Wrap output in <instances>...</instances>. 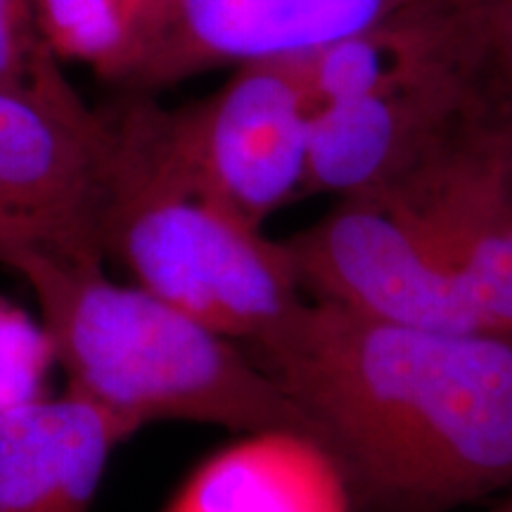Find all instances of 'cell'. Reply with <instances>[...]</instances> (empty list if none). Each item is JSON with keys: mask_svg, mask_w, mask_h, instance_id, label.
I'll return each instance as SVG.
<instances>
[{"mask_svg": "<svg viewBox=\"0 0 512 512\" xmlns=\"http://www.w3.org/2000/svg\"><path fill=\"white\" fill-rule=\"evenodd\" d=\"M53 366L57 358L46 325L0 297V415L43 399Z\"/></svg>", "mask_w": 512, "mask_h": 512, "instance_id": "cell-13", "label": "cell"}, {"mask_svg": "<svg viewBox=\"0 0 512 512\" xmlns=\"http://www.w3.org/2000/svg\"><path fill=\"white\" fill-rule=\"evenodd\" d=\"M313 95L306 55L235 67L207 98L164 110L171 150L211 197L242 219L268 216L309 181Z\"/></svg>", "mask_w": 512, "mask_h": 512, "instance_id": "cell-5", "label": "cell"}, {"mask_svg": "<svg viewBox=\"0 0 512 512\" xmlns=\"http://www.w3.org/2000/svg\"><path fill=\"white\" fill-rule=\"evenodd\" d=\"M64 64L38 31L31 0H0V83L41 93H67Z\"/></svg>", "mask_w": 512, "mask_h": 512, "instance_id": "cell-14", "label": "cell"}, {"mask_svg": "<svg viewBox=\"0 0 512 512\" xmlns=\"http://www.w3.org/2000/svg\"><path fill=\"white\" fill-rule=\"evenodd\" d=\"M133 434L69 389L0 415V512H91L112 453Z\"/></svg>", "mask_w": 512, "mask_h": 512, "instance_id": "cell-10", "label": "cell"}, {"mask_svg": "<svg viewBox=\"0 0 512 512\" xmlns=\"http://www.w3.org/2000/svg\"><path fill=\"white\" fill-rule=\"evenodd\" d=\"M283 245L313 302L406 328L491 332L456 275L382 197H339Z\"/></svg>", "mask_w": 512, "mask_h": 512, "instance_id": "cell-7", "label": "cell"}, {"mask_svg": "<svg viewBox=\"0 0 512 512\" xmlns=\"http://www.w3.org/2000/svg\"><path fill=\"white\" fill-rule=\"evenodd\" d=\"M0 266L34 292L69 392L133 432L155 422H197L311 437L304 415L242 344L136 283H114L105 264L12 247L0 252Z\"/></svg>", "mask_w": 512, "mask_h": 512, "instance_id": "cell-2", "label": "cell"}, {"mask_svg": "<svg viewBox=\"0 0 512 512\" xmlns=\"http://www.w3.org/2000/svg\"><path fill=\"white\" fill-rule=\"evenodd\" d=\"M498 105L512 117V0H475Z\"/></svg>", "mask_w": 512, "mask_h": 512, "instance_id": "cell-15", "label": "cell"}, {"mask_svg": "<svg viewBox=\"0 0 512 512\" xmlns=\"http://www.w3.org/2000/svg\"><path fill=\"white\" fill-rule=\"evenodd\" d=\"M110 128L105 252L131 283L249 347L302 309L283 240L211 197L178 162L155 95L100 107Z\"/></svg>", "mask_w": 512, "mask_h": 512, "instance_id": "cell-4", "label": "cell"}, {"mask_svg": "<svg viewBox=\"0 0 512 512\" xmlns=\"http://www.w3.org/2000/svg\"><path fill=\"white\" fill-rule=\"evenodd\" d=\"M245 349L335 460L354 512H451L512 489V335L306 299Z\"/></svg>", "mask_w": 512, "mask_h": 512, "instance_id": "cell-1", "label": "cell"}, {"mask_svg": "<svg viewBox=\"0 0 512 512\" xmlns=\"http://www.w3.org/2000/svg\"><path fill=\"white\" fill-rule=\"evenodd\" d=\"M38 31L62 64L138 93L174 31L178 0H31Z\"/></svg>", "mask_w": 512, "mask_h": 512, "instance_id": "cell-12", "label": "cell"}, {"mask_svg": "<svg viewBox=\"0 0 512 512\" xmlns=\"http://www.w3.org/2000/svg\"><path fill=\"white\" fill-rule=\"evenodd\" d=\"M505 124L484 128L392 202L444 261L491 332L512 335V192Z\"/></svg>", "mask_w": 512, "mask_h": 512, "instance_id": "cell-8", "label": "cell"}, {"mask_svg": "<svg viewBox=\"0 0 512 512\" xmlns=\"http://www.w3.org/2000/svg\"><path fill=\"white\" fill-rule=\"evenodd\" d=\"M110 128L76 88L0 83V252L29 247L105 264Z\"/></svg>", "mask_w": 512, "mask_h": 512, "instance_id": "cell-6", "label": "cell"}, {"mask_svg": "<svg viewBox=\"0 0 512 512\" xmlns=\"http://www.w3.org/2000/svg\"><path fill=\"white\" fill-rule=\"evenodd\" d=\"M306 62V195H392L508 119L489 79L475 0L403 12Z\"/></svg>", "mask_w": 512, "mask_h": 512, "instance_id": "cell-3", "label": "cell"}, {"mask_svg": "<svg viewBox=\"0 0 512 512\" xmlns=\"http://www.w3.org/2000/svg\"><path fill=\"white\" fill-rule=\"evenodd\" d=\"M505 166H508V183L512 192V117L505 124Z\"/></svg>", "mask_w": 512, "mask_h": 512, "instance_id": "cell-16", "label": "cell"}, {"mask_svg": "<svg viewBox=\"0 0 512 512\" xmlns=\"http://www.w3.org/2000/svg\"><path fill=\"white\" fill-rule=\"evenodd\" d=\"M166 512H354L342 472L309 434L249 432L192 472Z\"/></svg>", "mask_w": 512, "mask_h": 512, "instance_id": "cell-11", "label": "cell"}, {"mask_svg": "<svg viewBox=\"0 0 512 512\" xmlns=\"http://www.w3.org/2000/svg\"><path fill=\"white\" fill-rule=\"evenodd\" d=\"M494 512H512V494H510L508 498H505V501H503L501 505H498V508H496Z\"/></svg>", "mask_w": 512, "mask_h": 512, "instance_id": "cell-17", "label": "cell"}, {"mask_svg": "<svg viewBox=\"0 0 512 512\" xmlns=\"http://www.w3.org/2000/svg\"><path fill=\"white\" fill-rule=\"evenodd\" d=\"M456 0H178L174 31L138 93L256 60L299 57L403 12Z\"/></svg>", "mask_w": 512, "mask_h": 512, "instance_id": "cell-9", "label": "cell"}]
</instances>
